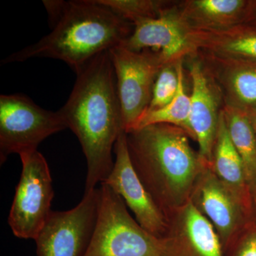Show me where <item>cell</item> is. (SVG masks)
Here are the masks:
<instances>
[{
  "label": "cell",
  "instance_id": "6da1fadb",
  "mask_svg": "<svg viewBox=\"0 0 256 256\" xmlns=\"http://www.w3.org/2000/svg\"><path fill=\"white\" fill-rule=\"evenodd\" d=\"M76 75L73 90L58 111L86 159V192L108 178L114 144L126 131L110 52L97 56Z\"/></svg>",
  "mask_w": 256,
  "mask_h": 256
},
{
  "label": "cell",
  "instance_id": "7a4b0ae2",
  "mask_svg": "<svg viewBox=\"0 0 256 256\" xmlns=\"http://www.w3.org/2000/svg\"><path fill=\"white\" fill-rule=\"evenodd\" d=\"M136 172L156 206L168 216L190 202L197 178L208 165L182 128L153 124L126 132Z\"/></svg>",
  "mask_w": 256,
  "mask_h": 256
},
{
  "label": "cell",
  "instance_id": "3957f363",
  "mask_svg": "<svg viewBox=\"0 0 256 256\" xmlns=\"http://www.w3.org/2000/svg\"><path fill=\"white\" fill-rule=\"evenodd\" d=\"M134 25L98 0L66 1L52 32L36 43L8 56L2 63L34 58L62 60L76 74L100 54L121 46Z\"/></svg>",
  "mask_w": 256,
  "mask_h": 256
},
{
  "label": "cell",
  "instance_id": "277c9868",
  "mask_svg": "<svg viewBox=\"0 0 256 256\" xmlns=\"http://www.w3.org/2000/svg\"><path fill=\"white\" fill-rule=\"evenodd\" d=\"M100 190L97 223L84 256H174L168 239L141 226L110 186L102 183Z\"/></svg>",
  "mask_w": 256,
  "mask_h": 256
},
{
  "label": "cell",
  "instance_id": "5b68a950",
  "mask_svg": "<svg viewBox=\"0 0 256 256\" xmlns=\"http://www.w3.org/2000/svg\"><path fill=\"white\" fill-rule=\"evenodd\" d=\"M65 129L60 111L45 110L23 94L0 96V164L12 154L36 151L47 138Z\"/></svg>",
  "mask_w": 256,
  "mask_h": 256
},
{
  "label": "cell",
  "instance_id": "8992f818",
  "mask_svg": "<svg viewBox=\"0 0 256 256\" xmlns=\"http://www.w3.org/2000/svg\"><path fill=\"white\" fill-rule=\"evenodd\" d=\"M22 170L8 224L15 236L35 240L50 216L54 191L50 168L38 150L20 154Z\"/></svg>",
  "mask_w": 256,
  "mask_h": 256
},
{
  "label": "cell",
  "instance_id": "52a82bcc",
  "mask_svg": "<svg viewBox=\"0 0 256 256\" xmlns=\"http://www.w3.org/2000/svg\"><path fill=\"white\" fill-rule=\"evenodd\" d=\"M110 52L122 110L124 131L137 127L146 114L160 70L168 64L160 54L149 50L134 52L122 46Z\"/></svg>",
  "mask_w": 256,
  "mask_h": 256
},
{
  "label": "cell",
  "instance_id": "ba28073f",
  "mask_svg": "<svg viewBox=\"0 0 256 256\" xmlns=\"http://www.w3.org/2000/svg\"><path fill=\"white\" fill-rule=\"evenodd\" d=\"M100 188L84 192L76 206L50 212L35 242L36 256H84L95 230Z\"/></svg>",
  "mask_w": 256,
  "mask_h": 256
},
{
  "label": "cell",
  "instance_id": "9c48e42d",
  "mask_svg": "<svg viewBox=\"0 0 256 256\" xmlns=\"http://www.w3.org/2000/svg\"><path fill=\"white\" fill-rule=\"evenodd\" d=\"M114 152L116 156L114 168L102 183L110 186L124 200L141 226L156 236H165L168 220L146 191L133 166L126 132L120 134Z\"/></svg>",
  "mask_w": 256,
  "mask_h": 256
},
{
  "label": "cell",
  "instance_id": "30bf717a",
  "mask_svg": "<svg viewBox=\"0 0 256 256\" xmlns=\"http://www.w3.org/2000/svg\"><path fill=\"white\" fill-rule=\"evenodd\" d=\"M190 202L213 226L223 248L252 218L208 165L197 178Z\"/></svg>",
  "mask_w": 256,
  "mask_h": 256
},
{
  "label": "cell",
  "instance_id": "8fae6325",
  "mask_svg": "<svg viewBox=\"0 0 256 256\" xmlns=\"http://www.w3.org/2000/svg\"><path fill=\"white\" fill-rule=\"evenodd\" d=\"M174 1L159 18L134 25L132 33L121 46L134 52L149 50L160 54L166 63L185 60L196 48L190 38V30L178 13Z\"/></svg>",
  "mask_w": 256,
  "mask_h": 256
},
{
  "label": "cell",
  "instance_id": "7c38bea8",
  "mask_svg": "<svg viewBox=\"0 0 256 256\" xmlns=\"http://www.w3.org/2000/svg\"><path fill=\"white\" fill-rule=\"evenodd\" d=\"M185 60L191 82L190 121L193 140L198 143L200 156L210 164L224 108L223 99L195 54Z\"/></svg>",
  "mask_w": 256,
  "mask_h": 256
},
{
  "label": "cell",
  "instance_id": "4fadbf2b",
  "mask_svg": "<svg viewBox=\"0 0 256 256\" xmlns=\"http://www.w3.org/2000/svg\"><path fill=\"white\" fill-rule=\"evenodd\" d=\"M195 55L220 90L224 106L256 110V60L197 50Z\"/></svg>",
  "mask_w": 256,
  "mask_h": 256
},
{
  "label": "cell",
  "instance_id": "5bb4252c",
  "mask_svg": "<svg viewBox=\"0 0 256 256\" xmlns=\"http://www.w3.org/2000/svg\"><path fill=\"white\" fill-rule=\"evenodd\" d=\"M168 239L174 256H224L223 246L210 222L191 202L166 216Z\"/></svg>",
  "mask_w": 256,
  "mask_h": 256
},
{
  "label": "cell",
  "instance_id": "9a60e30c",
  "mask_svg": "<svg viewBox=\"0 0 256 256\" xmlns=\"http://www.w3.org/2000/svg\"><path fill=\"white\" fill-rule=\"evenodd\" d=\"M250 1L184 0L178 1V13L192 31H222L245 23Z\"/></svg>",
  "mask_w": 256,
  "mask_h": 256
},
{
  "label": "cell",
  "instance_id": "2e32d148",
  "mask_svg": "<svg viewBox=\"0 0 256 256\" xmlns=\"http://www.w3.org/2000/svg\"><path fill=\"white\" fill-rule=\"evenodd\" d=\"M210 166L217 178L238 198L252 216L254 200L248 184L242 160L229 137L223 109L220 112V126Z\"/></svg>",
  "mask_w": 256,
  "mask_h": 256
},
{
  "label": "cell",
  "instance_id": "e0dca14e",
  "mask_svg": "<svg viewBox=\"0 0 256 256\" xmlns=\"http://www.w3.org/2000/svg\"><path fill=\"white\" fill-rule=\"evenodd\" d=\"M197 50L256 60V25L242 23L222 31H192Z\"/></svg>",
  "mask_w": 256,
  "mask_h": 256
},
{
  "label": "cell",
  "instance_id": "ac0fdd59",
  "mask_svg": "<svg viewBox=\"0 0 256 256\" xmlns=\"http://www.w3.org/2000/svg\"><path fill=\"white\" fill-rule=\"evenodd\" d=\"M223 112L229 137L244 164L248 184L256 200V136L248 114L224 106Z\"/></svg>",
  "mask_w": 256,
  "mask_h": 256
},
{
  "label": "cell",
  "instance_id": "d6986e66",
  "mask_svg": "<svg viewBox=\"0 0 256 256\" xmlns=\"http://www.w3.org/2000/svg\"><path fill=\"white\" fill-rule=\"evenodd\" d=\"M184 63V60H182L178 64L180 84L178 94L174 98L169 104L159 110L146 112L140 120L134 130L153 124H172L183 129L190 138L193 140L190 121L191 104L190 94H188L185 84Z\"/></svg>",
  "mask_w": 256,
  "mask_h": 256
},
{
  "label": "cell",
  "instance_id": "ffe728a7",
  "mask_svg": "<svg viewBox=\"0 0 256 256\" xmlns=\"http://www.w3.org/2000/svg\"><path fill=\"white\" fill-rule=\"evenodd\" d=\"M128 22L137 24L159 18L174 1L165 0H98Z\"/></svg>",
  "mask_w": 256,
  "mask_h": 256
},
{
  "label": "cell",
  "instance_id": "44dd1931",
  "mask_svg": "<svg viewBox=\"0 0 256 256\" xmlns=\"http://www.w3.org/2000/svg\"><path fill=\"white\" fill-rule=\"evenodd\" d=\"M180 62L166 64L160 70L153 88L150 104L146 112L159 110L174 98L180 84Z\"/></svg>",
  "mask_w": 256,
  "mask_h": 256
},
{
  "label": "cell",
  "instance_id": "7402d4cb",
  "mask_svg": "<svg viewBox=\"0 0 256 256\" xmlns=\"http://www.w3.org/2000/svg\"><path fill=\"white\" fill-rule=\"evenodd\" d=\"M224 256H256V220L250 218L224 248Z\"/></svg>",
  "mask_w": 256,
  "mask_h": 256
},
{
  "label": "cell",
  "instance_id": "603a6c76",
  "mask_svg": "<svg viewBox=\"0 0 256 256\" xmlns=\"http://www.w3.org/2000/svg\"><path fill=\"white\" fill-rule=\"evenodd\" d=\"M43 4L46 8L47 13H48V22H50V28H52V26L58 21L60 15L63 12L66 1H62V0H44Z\"/></svg>",
  "mask_w": 256,
  "mask_h": 256
},
{
  "label": "cell",
  "instance_id": "cb8c5ba5",
  "mask_svg": "<svg viewBox=\"0 0 256 256\" xmlns=\"http://www.w3.org/2000/svg\"><path fill=\"white\" fill-rule=\"evenodd\" d=\"M245 23L256 25V1H250L248 13Z\"/></svg>",
  "mask_w": 256,
  "mask_h": 256
},
{
  "label": "cell",
  "instance_id": "d4e9b609",
  "mask_svg": "<svg viewBox=\"0 0 256 256\" xmlns=\"http://www.w3.org/2000/svg\"><path fill=\"white\" fill-rule=\"evenodd\" d=\"M248 114L249 118L250 120V122H252V128H254V132H255L256 136V110Z\"/></svg>",
  "mask_w": 256,
  "mask_h": 256
}]
</instances>
